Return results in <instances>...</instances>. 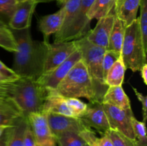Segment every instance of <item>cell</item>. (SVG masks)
Segmentation results:
<instances>
[{"mask_svg": "<svg viewBox=\"0 0 147 146\" xmlns=\"http://www.w3.org/2000/svg\"><path fill=\"white\" fill-rule=\"evenodd\" d=\"M17 50L14 52L11 70L20 77H28L37 80L43 74L47 57L49 40H33L30 28L13 30Z\"/></svg>", "mask_w": 147, "mask_h": 146, "instance_id": "6da1fadb", "label": "cell"}, {"mask_svg": "<svg viewBox=\"0 0 147 146\" xmlns=\"http://www.w3.org/2000/svg\"><path fill=\"white\" fill-rule=\"evenodd\" d=\"M79 118L86 127L96 129L100 134L111 129L101 102L95 101L87 104L86 111Z\"/></svg>", "mask_w": 147, "mask_h": 146, "instance_id": "8fae6325", "label": "cell"}, {"mask_svg": "<svg viewBox=\"0 0 147 146\" xmlns=\"http://www.w3.org/2000/svg\"><path fill=\"white\" fill-rule=\"evenodd\" d=\"M42 112L76 117L71 109L67 105L65 98L57 94L54 90L47 91V97L43 105Z\"/></svg>", "mask_w": 147, "mask_h": 146, "instance_id": "2e32d148", "label": "cell"}, {"mask_svg": "<svg viewBox=\"0 0 147 146\" xmlns=\"http://www.w3.org/2000/svg\"><path fill=\"white\" fill-rule=\"evenodd\" d=\"M47 121L55 137L65 132H75L80 133L86 128L79 117H68L62 115L47 113Z\"/></svg>", "mask_w": 147, "mask_h": 146, "instance_id": "4fadbf2b", "label": "cell"}, {"mask_svg": "<svg viewBox=\"0 0 147 146\" xmlns=\"http://www.w3.org/2000/svg\"><path fill=\"white\" fill-rule=\"evenodd\" d=\"M142 0H116L115 12L125 27H128L136 19L138 10Z\"/></svg>", "mask_w": 147, "mask_h": 146, "instance_id": "e0dca14e", "label": "cell"}, {"mask_svg": "<svg viewBox=\"0 0 147 146\" xmlns=\"http://www.w3.org/2000/svg\"><path fill=\"white\" fill-rule=\"evenodd\" d=\"M18 1H24V0H18Z\"/></svg>", "mask_w": 147, "mask_h": 146, "instance_id": "ee69618b", "label": "cell"}, {"mask_svg": "<svg viewBox=\"0 0 147 146\" xmlns=\"http://www.w3.org/2000/svg\"><path fill=\"white\" fill-rule=\"evenodd\" d=\"M98 141L100 146H113L110 137L105 133L102 134L100 137H98Z\"/></svg>", "mask_w": 147, "mask_h": 146, "instance_id": "8d00e7d4", "label": "cell"}, {"mask_svg": "<svg viewBox=\"0 0 147 146\" xmlns=\"http://www.w3.org/2000/svg\"><path fill=\"white\" fill-rule=\"evenodd\" d=\"M140 16L138 18L144 49L147 51V0H142Z\"/></svg>", "mask_w": 147, "mask_h": 146, "instance_id": "83f0119b", "label": "cell"}, {"mask_svg": "<svg viewBox=\"0 0 147 146\" xmlns=\"http://www.w3.org/2000/svg\"><path fill=\"white\" fill-rule=\"evenodd\" d=\"M13 125L8 126L0 135V146H7Z\"/></svg>", "mask_w": 147, "mask_h": 146, "instance_id": "d590c367", "label": "cell"}, {"mask_svg": "<svg viewBox=\"0 0 147 146\" xmlns=\"http://www.w3.org/2000/svg\"><path fill=\"white\" fill-rule=\"evenodd\" d=\"M93 1L94 0H80L74 18L65 29L55 34L54 42L74 41L87 34L90 31V24L87 13Z\"/></svg>", "mask_w": 147, "mask_h": 146, "instance_id": "8992f818", "label": "cell"}, {"mask_svg": "<svg viewBox=\"0 0 147 146\" xmlns=\"http://www.w3.org/2000/svg\"><path fill=\"white\" fill-rule=\"evenodd\" d=\"M11 82V81H8L6 78H4L1 74H0V82Z\"/></svg>", "mask_w": 147, "mask_h": 146, "instance_id": "f35d334b", "label": "cell"}, {"mask_svg": "<svg viewBox=\"0 0 147 146\" xmlns=\"http://www.w3.org/2000/svg\"><path fill=\"white\" fill-rule=\"evenodd\" d=\"M116 17L114 7L107 15L98 19L97 24L94 29L90 30L84 37L93 44L107 50L109 37L114 24Z\"/></svg>", "mask_w": 147, "mask_h": 146, "instance_id": "7c38bea8", "label": "cell"}, {"mask_svg": "<svg viewBox=\"0 0 147 146\" xmlns=\"http://www.w3.org/2000/svg\"><path fill=\"white\" fill-rule=\"evenodd\" d=\"M81 60V52L78 48V50L75 51L67 60H65L54 70L49 72L43 73L39 79H37V81L47 91L55 90L60 82L65 78L73 66Z\"/></svg>", "mask_w": 147, "mask_h": 146, "instance_id": "ba28073f", "label": "cell"}, {"mask_svg": "<svg viewBox=\"0 0 147 146\" xmlns=\"http://www.w3.org/2000/svg\"><path fill=\"white\" fill-rule=\"evenodd\" d=\"M141 72V76L145 84H147V64H144L143 67L140 70Z\"/></svg>", "mask_w": 147, "mask_h": 146, "instance_id": "74e56055", "label": "cell"}, {"mask_svg": "<svg viewBox=\"0 0 147 146\" xmlns=\"http://www.w3.org/2000/svg\"><path fill=\"white\" fill-rule=\"evenodd\" d=\"M65 11L63 7L53 14L42 16L39 19L38 29L44 36V40H48L51 34H56L61 29L64 20Z\"/></svg>", "mask_w": 147, "mask_h": 146, "instance_id": "9a60e30c", "label": "cell"}, {"mask_svg": "<svg viewBox=\"0 0 147 146\" xmlns=\"http://www.w3.org/2000/svg\"><path fill=\"white\" fill-rule=\"evenodd\" d=\"M8 27V26H7L4 21H2L1 19H0V27Z\"/></svg>", "mask_w": 147, "mask_h": 146, "instance_id": "b9f144b4", "label": "cell"}, {"mask_svg": "<svg viewBox=\"0 0 147 146\" xmlns=\"http://www.w3.org/2000/svg\"><path fill=\"white\" fill-rule=\"evenodd\" d=\"M103 104L106 116L111 130L119 132L134 142L131 117L134 116L132 110H123L109 104Z\"/></svg>", "mask_w": 147, "mask_h": 146, "instance_id": "52a82bcc", "label": "cell"}, {"mask_svg": "<svg viewBox=\"0 0 147 146\" xmlns=\"http://www.w3.org/2000/svg\"><path fill=\"white\" fill-rule=\"evenodd\" d=\"M0 74L8 81H15L20 78V77L11 69L6 66L1 60H0Z\"/></svg>", "mask_w": 147, "mask_h": 146, "instance_id": "d6a6232c", "label": "cell"}, {"mask_svg": "<svg viewBox=\"0 0 147 146\" xmlns=\"http://www.w3.org/2000/svg\"><path fill=\"white\" fill-rule=\"evenodd\" d=\"M47 90L37 80L20 77L11 82L9 97L15 102L23 115L42 112Z\"/></svg>", "mask_w": 147, "mask_h": 146, "instance_id": "7a4b0ae2", "label": "cell"}, {"mask_svg": "<svg viewBox=\"0 0 147 146\" xmlns=\"http://www.w3.org/2000/svg\"><path fill=\"white\" fill-rule=\"evenodd\" d=\"M27 118L37 146H57L56 138L49 126L47 113L44 112L31 113Z\"/></svg>", "mask_w": 147, "mask_h": 146, "instance_id": "9c48e42d", "label": "cell"}, {"mask_svg": "<svg viewBox=\"0 0 147 146\" xmlns=\"http://www.w3.org/2000/svg\"><path fill=\"white\" fill-rule=\"evenodd\" d=\"M131 123L134 134L135 146H147L146 123L139 121L134 116L131 117Z\"/></svg>", "mask_w": 147, "mask_h": 146, "instance_id": "484cf974", "label": "cell"}, {"mask_svg": "<svg viewBox=\"0 0 147 146\" xmlns=\"http://www.w3.org/2000/svg\"><path fill=\"white\" fill-rule=\"evenodd\" d=\"M78 50L76 40L49 44L43 73L54 70Z\"/></svg>", "mask_w": 147, "mask_h": 146, "instance_id": "30bf717a", "label": "cell"}, {"mask_svg": "<svg viewBox=\"0 0 147 146\" xmlns=\"http://www.w3.org/2000/svg\"><path fill=\"white\" fill-rule=\"evenodd\" d=\"M38 3L35 0L20 1L7 26L13 30H23L30 28L33 13Z\"/></svg>", "mask_w": 147, "mask_h": 146, "instance_id": "5bb4252c", "label": "cell"}, {"mask_svg": "<svg viewBox=\"0 0 147 146\" xmlns=\"http://www.w3.org/2000/svg\"><path fill=\"white\" fill-rule=\"evenodd\" d=\"M35 1H38V2H43V1H50V0H35Z\"/></svg>", "mask_w": 147, "mask_h": 146, "instance_id": "7bdbcfd3", "label": "cell"}, {"mask_svg": "<svg viewBox=\"0 0 147 146\" xmlns=\"http://www.w3.org/2000/svg\"><path fill=\"white\" fill-rule=\"evenodd\" d=\"M76 42L78 48L81 52L82 60L84 62L93 82L98 100L101 102L103 94L109 87L103 78L102 65L106 49L93 44L86 37Z\"/></svg>", "mask_w": 147, "mask_h": 146, "instance_id": "277c9868", "label": "cell"}, {"mask_svg": "<svg viewBox=\"0 0 147 146\" xmlns=\"http://www.w3.org/2000/svg\"><path fill=\"white\" fill-rule=\"evenodd\" d=\"M0 47L10 52H17V42L12 31L9 27H0Z\"/></svg>", "mask_w": 147, "mask_h": 146, "instance_id": "d4e9b609", "label": "cell"}, {"mask_svg": "<svg viewBox=\"0 0 147 146\" xmlns=\"http://www.w3.org/2000/svg\"><path fill=\"white\" fill-rule=\"evenodd\" d=\"M121 54L116 52L112 50H106L104 53L103 58V78L104 80H106V75L110 70L111 67L113 66V64L116 62V60L120 57Z\"/></svg>", "mask_w": 147, "mask_h": 146, "instance_id": "f546056e", "label": "cell"}, {"mask_svg": "<svg viewBox=\"0 0 147 146\" xmlns=\"http://www.w3.org/2000/svg\"><path fill=\"white\" fill-rule=\"evenodd\" d=\"M65 101L76 117H80L87 108V104L82 102L78 98L67 97L65 98Z\"/></svg>", "mask_w": 147, "mask_h": 146, "instance_id": "4dcf8cb0", "label": "cell"}, {"mask_svg": "<svg viewBox=\"0 0 147 146\" xmlns=\"http://www.w3.org/2000/svg\"><path fill=\"white\" fill-rule=\"evenodd\" d=\"M19 2L18 0H0V19L7 25L15 11Z\"/></svg>", "mask_w": 147, "mask_h": 146, "instance_id": "4316f807", "label": "cell"}, {"mask_svg": "<svg viewBox=\"0 0 147 146\" xmlns=\"http://www.w3.org/2000/svg\"><path fill=\"white\" fill-rule=\"evenodd\" d=\"M116 0H94L90 6L87 16L90 21L94 19H99L107 15L115 7Z\"/></svg>", "mask_w": 147, "mask_h": 146, "instance_id": "7402d4cb", "label": "cell"}, {"mask_svg": "<svg viewBox=\"0 0 147 146\" xmlns=\"http://www.w3.org/2000/svg\"><path fill=\"white\" fill-rule=\"evenodd\" d=\"M23 146H37L34 134H33L32 130L31 127H30V124H29V122L24 133Z\"/></svg>", "mask_w": 147, "mask_h": 146, "instance_id": "836d02e7", "label": "cell"}, {"mask_svg": "<svg viewBox=\"0 0 147 146\" xmlns=\"http://www.w3.org/2000/svg\"><path fill=\"white\" fill-rule=\"evenodd\" d=\"M56 1H57L59 4H62V5L63 6L66 2H67V1H68V0H56Z\"/></svg>", "mask_w": 147, "mask_h": 146, "instance_id": "ab89813d", "label": "cell"}, {"mask_svg": "<svg viewBox=\"0 0 147 146\" xmlns=\"http://www.w3.org/2000/svg\"><path fill=\"white\" fill-rule=\"evenodd\" d=\"M88 146H100L98 141V137L93 130L90 127H86L79 133Z\"/></svg>", "mask_w": 147, "mask_h": 146, "instance_id": "1f68e13d", "label": "cell"}, {"mask_svg": "<svg viewBox=\"0 0 147 146\" xmlns=\"http://www.w3.org/2000/svg\"><path fill=\"white\" fill-rule=\"evenodd\" d=\"M125 29L126 27L123 21L116 17L114 24L109 37V45L107 47L108 50H112L121 54L122 44L124 38Z\"/></svg>", "mask_w": 147, "mask_h": 146, "instance_id": "ffe728a7", "label": "cell"}, {"mask_svg": "<svg viewBox=\"0 0 147 146\" xmlns=\"http://www.w3.org/2000/svg\"><path fill=\"white\" fill-rule=\"evenodd\" d=\"M126 70V67L121 55L108 72L105 80L106 85L108 87L122 85L124 80Z\"/></svg>", "mask_w": 147, "mask_h": 146, "instance_id": "44dd1931", "label": "cell"}, {"mask_svg": "<svg viewBox=\"0 0 147 146\" xmlns=\"http://www.w3.org/2000/svg\"><path fill=\"white\" fill-rule=\"evenodd\" d=\"M132 89H133L134 92L138 100L142 103V110H143V122L146 123V120L147 118V97L146 95H144V94H142V93L139 92L137 90V89L135 88V87H132Z\"/></svg>", "mask_w": 147, "mask_h": 146, "instance_id": "e575fe53", "label": "cell"}, {"mask_svg": "<svg viewBox=\"0 0 147 146\" xmlns=\"http://www.w3.org/2000/svg\"><path fill=\"white\" fill-rule=\"evenodd\" d=\"M111 140L113 146H135L134 142L119 132L110 129L105 132Z\"/></svg>", "mask_w": 147, "mask_h": 146, "instance_id": "f1b7e54d", "label": "cell"}, {"mask_svg": "<svg viewBox=\"0 0 147 146\" xmlns=\"http://www.w3.org/2000/svg\"><path fill=\"white\" fill-rule=\"evenodd\" d=\"M146 52L144 49L138 18L126 27L122 44V60L126 69L132 72L140 71L144 64H146Z\"/></svg>", "mask_w": 147, "mask_h": 146, "instance_id": "5b68a950", "label": "cell"}, {"mask_svg": "<svg viewBox=\"0 0 147 146\" xmlns=\"http://www.w3.org/2000/svg\"><path fill=\"white\" fill-rule=\"evenodd\" d=\"M7 127H8V126H0V135H1V133H3V131H4V130H5V128H7Z\"/></svg>", "mask_w": 147, "mask_h": 146, "instance_id": "60d3db41", "label": "cell"}, {"mask_svg": "<svg viewBox=\"0 0 147 146\" xmlns=\"http://www.w3.org/2000/svg\"><path fill=\"white\" fill-rule=\"evenodd\" d=\"M58 146H88L86 142L75 132H65L55 137Z\"/></svg>", "mask_w": 147, "mask_h": 146, "instance_id": "cb8c5ba5", "label": "cell"}, {"mask_svg": "<svg viewBox=\"0 0 147 146\" xmlns=\"http://www.w3.org/2000/svg\"><path fill=\"white\" fill-rule=\"evenodd\" d=\"M23 115L11 98L0 100V126L13 125Z\"/></svg>", "mask_w": 147, "mask_h": 146, "instance_id": "d6986e66", "label": "cell"}, {"mask_svg": "<svg viewBox=\"0 0 147 146\" xmlns=\"http://www.w3.org/2000/svg\"><path fill=\"white\" fill-rule=\"evenodd\" d=\"M27 124L28 120L24 116L14 123L7 146H23V137Z\"/></svg>", "mask_w": 147, "mask_h": 146, "instance_id": "603a6c76", "label": "cell"}, {"mask_svg": "<svg viewBox=\"0 0 147 146\" xmlns=\"http://www.w3.org/2000/svg\"><path fill=\"white\" fill-rule=\"evenodd\" d=\"M102 103L109 104L123 110H131V102L129 97L123 90L122 85L110 86L103 94Z\"/></svg>", "mask_w": 147, "mask_h": 146, "instance_id": "ac0fdd59", "label": "cell"}, {"mask_svg": "<svg viewBox=\"0 0 147 146\" xmlns=\"http://www.w3.org/2000/svg\"><path fill=\"white\" fill-rule=\"evenodd\" d=\"M54 91L65 98L83 97L89 102L98 101L92 79L82 60L73 66Z\"/></svg>", "mask_w": 147, "mask_h": 146, "instance_id": "3957f363", "label": "cell"}]
</instances>
